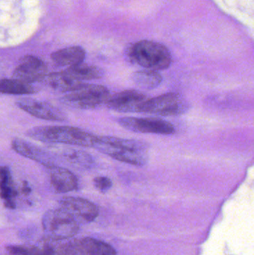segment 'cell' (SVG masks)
<instances>
[{"mask_svg": "<svg viewBox=\"0 0 254 255\" xmlns=\"http://www.w3.org/2000/svg\"><path fill=\"white\" fill-rule=\"evenodd\" d=\"M60 205L78 223H90L98 215L96 205L82 198L64 197L60 201Z\"/></svg>", "mask_w": 254, "mask_h": 255, "instance_id": "11", "label": "cell"}, {"mask_svg": "<svg viewBox=\"0 0 254 255\" xmlns=\"http://www.w3.org/2000/svg\"><path fill=\"white\" fill-rule=\"evenodd\" d=\"M16 192L12 184L11 174L7 166L0 167V196L4 199V205L8 208H14L13 199Z\"/></svg>", "mask_w": 254, "mask_h": 255, "instance_id": "17", "label": "cell"}, {"mask_svg": "<svg viewBox=\"0 0 254 255\" xmlns=\"http://www.w3.org/2000/svg\"><path fill=\"white\" fill-rule=\"evenodd\" d=\"M11 145L13 149L18 154L39 162L47 168L55 165L53 158L49 153L27 141L22 139H14L12 141Z\"/></svg>", "mask_w": 254, "mask_h": 255, "instance_id": "14", "label": "cell"}, {"mask_svg": "<svg viewBox=\"0 0 254 255\" xmlns=\"http://www.w3.org/2000/svg\"><path fill=\"white\" fill-rule=\"evenodd\" d=\"M147 99L143 93L135 90H128L110 95L105 106L116 112L139 113L140 107Z\"/></svg>", "mask_w": 254, "mask_h": 255, "instance_id": "10", "label": "cell"}, {"mask_svg": "<svg viewBox=\"0 0 254 255\" xmlns=\"http://www.w3.org/2000/svg\"><path fill=\"white\" fill-rule=\"evenodd\" d=\"M48 169H49L51 184L55 191L58 193H69L78 188V178L68 169L57 165L50 166Z\"/></svg>", "mask_w": 254, "mask_h": 255, "instance_id": "13", "label": "cell"}, {"mask_svg": "<svg viewBox=\"0 0 254 255\" xmlns=\"http://www.w3.org/2000/svg\"><path fill=\"white\" fill-rule=\"evenodd\" d=\"M92 147L112 158L134 166H144L148 161L147 145L141 141L96 136Z\"/></svg>", "mask_w": 254, "mask_h": 255, "instance_id": "1", "label": "cell"}, {"mask_svg": "<svg viewBox=\"0 0 254 255\" xmlns=\"http://www.w3.org/2000/svg\"><path fill=\"white\" fill-rule=\"evenodd\" d=\"M61 249L64 255H116L111 246L89 238L73 240L61 245Z\"/></svg>", "mask_w": 254, "mask_h": 255, "instance_id": "7", "label": "cell"}, {"mask_svg": "<svg viewBox=\"0 0 254 255\" xmlns=\"http://www.w3.org/2000/svg\"><path fill=\"white\" fill-rule=\"evenodd\" d=\"M65 71L76 80L82 82L83 81L93 80L101 79L104 76L103 70L95 66L82 64L68 67Z\"/></svg>", "mask_w": 254, "mask_h": 255, "instance_id": "18", "label": "cell"}, {"mask_svg": "<svg viewBox=\"0 0 254 255\" xmlns=\"http://www.w3.org/2000/svg\"><path fill=\"white\" fill-rule=\"evenodd\" d=\"M48 75L47 67L38 57L26 55L19 60L13 73V79L32 84L44 81Z\"/></svg>", "mask_w": 254, "mask_h": 255, "instance_id": "9", "label": "cell"}, {"mask_svg": "<svg viewBox=\"0 0 254 255\" xmlns=\"http://www.w3.org/2000/svg\"><path fill=\"white\" fill-rule=\"evenodd\" d=\"M35 93L32 85L18 79H1L0 94L10 95H27Z\"/></svg>", "mask_w": 254, "mask_h": 255, "instance_id": "20", "label": "cell"}, {"mask_svg": "<svg viewBox=\"0 0 254 255\" xmlns=\"http://www.w3.org/2000/svg\"><path fill=\"white\" fill-rule=\"evenodd\" d=\"M86 52L81 46H70L60 49L51 55L53 62L62 67H73L83 63Z\"/></svg>", "mask_w": 254, "mask_h": 255, "instance_id": "15", "label": "cell"}, {"mask_svg": "<svg viewBox=\"0 0 254 255\" xmlns=\"http://www.w3.org/2000/svg\"><path fill=\"white\" fill-rule=\"evenodd\" d=\"M27 134L42 142L85 147L93 146L96 137L86 130L70 127H36L28 130Z\"/></svg>", "mask_w": 254, "mask_h": 255, "instance_id": "2", "label": "cell"}, {"mask_svg": "<svg viewBox=\"0 0 254 255\" xmlns=\"http://www.w3.org/2000/svg\"><path fill=\"white\" fill-rule=\"evenodd\" d=\"M133 82L144 90H153L158 88L163 81L162 76L157 71L146 70L133 73Z\"/></svg>", "mask_w": 254, "mask_h": 255, "instance_id": "21", "label": "cell"}, {"mask_svg": "<svg viewBox=\"0 0 254 255\" xmlns=\"http://www.w3.org/2000/svg\"><path fill=\"white\" fill-rule=\"evenodd\" d=\"M109 90L102 85L83 84L64 97L67 105L79 109H93L105 105L110 97Z\"/></svg>", "mask_w": 254, "mask_h": 255, "instance_id": "5", "label": "cell"}, {"mask_svg": "<svg viewBox=\"0 0 254 255\" xmlns=\"http://www.w3.org/2000/svg\"><path fill=\"white\" fill-rule=\"evenodd\" d=\"M55 151L67 162L79 167L89 168L93 163L92 157L89 154L79 150L58 148Z\"/></svg>", "mask_w": 254, "mask_h": 255, "instance_id": "19", "label": "cell"}, {"mask_svg": "<svg viewBox=\"0 0 254 255\" xmlns=\"http://www.w3.org/2000/svg\"><path fill=\"white\" fill-rule=\"evenodd\" d=\"M130 60L146 70L159 71L169 67L171 56L164 45L155 41L142 40L133 45L128 52Z\"/></svg>", "mask_w": 254, "mask_h": 255, "instance_id": "3", "label": "cell"}, {"mask_svg": "<svg viewBox=\"0 0 254 255\" xmlns=\"http://www.w3.org/2000/svg\"><path fill=\"white\" fill-rule=\"evenodd\" d=\"M117 122L125 129L140 133L169 135L175 132L172 124L158 118H122Z\"/></svg>", "mask_w": 254, "mask_h": 255, "instance_id": "8", "label": "cell"}, {"mask_svg": "<svg viewBox=\"0 0 254 255\" xmlns=\"http://www.w3.org/2000/svg\"><path fill=\"white\" fill-rule=\"evenodd\" d=\"M29 249L31 255H64L61 251V245L57 247L54 244H46Z\"/></svg>", "mask_w": 254, "mask_h": 255, "instance_id": "22", "label": "cell"}, {"mask_svg": "<svg viewBox=\"0 0 254 255\" xmlns=\"http://www.w3.org/2000/svg\"><path fill=\"white\" fill-rule=\"evenodd\" d=\"M18 107L29 115L46 121H62L65 120V115L57 108L34 100H21L16 103Z\"/></svg>", "mask_w": 254, "mask_h": 255, "instance_id": "12", "label": "cell"}, {"mask_svg": "<svg viewBox=\"0 0 254 255\" xmlns=\"http://www.w3.org/2000/svg\"><path fill=\"white\" fill-rule=\"evenodd\" d=\"M93 184L97 190L103 193L107 192L112 187L111 180L105 176H98L94 178Z\"/></svg>", "mask_w": 254, "mask_h": 255, "instance_id": "23", "label": "cell"}, {"mask_svg": "<svg viewBox=\"0 0 254 255\" xmlns=\"http://www.w3.org/2000/svg\"><path fill=\"white\" fill-rule=\"evenodd\" d=\"M44 81L50 88L61 92H71L83 85L71 77L65 70L48 74Z\"/></svg>", "mask_w": 254, "mask_h": 255, "instance_id": "16", "label": "cell"}, {"mask_svg": "<svg viewBox=\"0 0 254 255\" xmlns=\"http://www.w3.org/2000/svg\"><path fill=\"white\" fill-rule=\"evenodd\" d=\"M42 223L45 233L55 241L73 238L79 230L78 222L62 208L46 212Z\"/></svg>", "mask_w": 254, "mask_h": 255, "instance_id": "4", "label": "cell"}, {"mask_svg": "<svg viewBox=\"0 0 254 255\" xmlns=\"http://www.w3.org/2000/svg\"><path fill=\"white\" fill-rule=\"evenodd\" d=\"M188 110V103L177 93H168L152 99H147L139 113L152 114L160 116H177Z\"/></svg>", "mask_w": 254, "mask_h": 255, "instance_id": "6", "label": "cell"}]
</instances>
